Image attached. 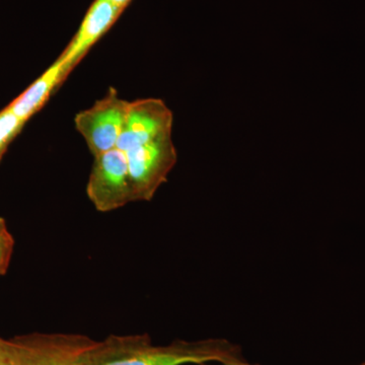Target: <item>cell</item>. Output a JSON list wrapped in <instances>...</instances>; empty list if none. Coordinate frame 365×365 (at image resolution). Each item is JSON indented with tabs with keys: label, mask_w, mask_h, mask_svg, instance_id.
Returning a JSON list of instances; mask_svg holds the SVG:
<instances>
[{
	"label": "cell",
	"mask_w": 365,
	"mask_h": 365,
	"mask_svg": "<svg viewBox=\"0 0 365 365\" xmlns=\"http://www.w3.org/2000/svg\"><path fill=\"white\" fill-rule=\"evenodd\" d=\"M242 361L241 348L227 340H178L157 346L148 334L109 336L96 341L83 357V365H203Z\"/></svg>",
	"instance_id": "obj_1"
},
{
	"label": "cell",
	"mask_w": 365,
	"mask_h": 365,
	"mask_svg": "<svg viewBox=\"0 0 365 365\" xmlns=\"http://www.w3.org/2000/svg\"><path fill=\"white\" fill-rule=\"evenodd\" d=\"M9 342L16 365H83L96 342L79 334H33Z\"/></svg>",
	"instance_id": "obj_2"
},
{
	"label": "cell",
	"mask_w": 365,
	"mask_h": 365,
	"mask_svg": "<svg viewBox=\"0 0 365 365\" xmlns=\"http://www.w3.org/2000/svg\"><path fill=\"white\" fill-rule=\"evenodd\" d=\"M125 153L132 200L150 201L177 163L178 153L172 136L163 137Z\"/></svg>",
	"instance_id": "obj_3"
},
{
	"label": "cell",
	"mask_w": 365,
	"mask_h": 365,
	"mask_svg": "<svg viewBox=\"0 0 365 365\" xmlns=\"http://www.w3.org/2000/svg\"><path fill=\"white\" fill-rule=\"evenodd\" d=\"M130 102L114 88L91 108L76 114L74 125L93 158L117 148Z\"/></svg>",
	"instance_id": "obj_4"
},
{
	"label": "cell",
	"mask_w": 365,
	"mask_h": 365,
	"mask_svg": "<svg viewBox=\"0 0 365 365\" xmlns=\"http://www.w3.org/2000/svg\"><path fill=\"white\" fill-rule=\"evenodd\" d=\"M86 194L100 212H110L133 202L126 153L123 150L116 148L95 157Z\"/></svg>",
	"instance_id": "obj_5"
},
{
	"label": "cell",
	"mask_w": 365,
	"mask_h": 365,
	"mask_svg": "<svg viewBox=\"0 0 365 365\" xmlns=\"http://www.w3.org/2000/svg\"><path fill=\"white\" fill-rule=\"evenodd\" d=\"M174 116L160 98H148L130 102L117 148L124 153L172 136Z\"/></svg>",
	"instance_id": "obj_6"
},
{
	"label": "cell",
	"mask_w": 365,
	"mask_h": 365,
	"mask_svg": "<svg viewBox=\"0 0 365 365\" xmlns=\"http://www.w3.org/2000/svg\"><path fill=\"white\" fill-rule=\"evenodd\" d=\"M123 11L110 0H95L78 32L58 57L64 76H68L96 43L114 26Z\"/></svg>",
	"instance_id": "obj_7"
},
{
	"label": "cell",
	"mask_w": 365,
	"mask_h": 365,
	"mask_svg": "<svg viewBox=\"0 0 365 365\" xmlns=\"http://www.w3.org/2000/svg\"><path fill=\"white\" fill-rule=\"evenodd\" d=\"M66 79L62 63L57 59L47 71L43 72L40 78L36 79L6 108L20 119L28 122L44 107L52 93Z\"/></svg>",
	"instance_id": "obj_8"
},
{
	"label": "cell",
	"mask_w": 365,
	"mask_h": 365,
	"mask_svg": "<svg viewBox=\"0 0 365 365\" xmlns=\"http://www.w3.org/2000/svg\"><path fill=\"white\" fill-rule=\"evenodd\" d=\"M26 123L6 108L0 111V163L9 150V145L23 130Z\"/></svg>",
	"instance_id": "obj_9"
},
{
	"label": "cell",
	"mask_w": 365,
	"mask_h": 365,
	"mask_svg": "<svg viewBox=\"0 0 365 365\" xmlns=\"http://www.w3.org/2000/svg\"><path fill=\"white\" fill-rule=\"evenodd\" d=\"M14 239L7 227L4 218L0 217V276L9 271L13 258Z\"/></svg>",
	"instance_id": "obj_10"
},
{
	"label": "cell",
	"mask_w": 365,
	"mask_h": 365,
	"mask_svg": "<svg viewBox=\"0 0 365 365\" xmlns=\"http://www.w3.org/2000/svg\"><path fill=\"white\" fill-rule=\"evenodd\" d=\"M13 362V355L9 349V342L0 339V365H9Z\"/></svg>",
	"instance_id": "obj_11"
},
{
	"label": "cell",
	"mask_w": 365,
	"mask_h": 365,
	"mask_svg": "<svg viewBox=\"0 0 365 365\" xmlns=\"http://www.w3.org/2000/svg\"><path fill=\"white\" fill-rule=\"evenodd\" d=\"M110 1L113 2L115 6L120 7L122 11H124V9L130 4L132 0H110Z\"/></svg>",
	"instance_id": "obj_12"
},
{
	"label": "cell",
	"mask_w": 365,
	"mask_h": 365,
	"mask_svg": "<svg viewBox=\"0 0 365 365\" xmlns=\"http://www.w3.org/2000/svg\"><path fill=\"white\" fill-rule=\"evenodd\" d=\"M203 365H208V364H203ZM220 365H251V364H247L246 361H242V362H237V364H220Z\"/></svg>",
	"instance_id": "obj_13"
},
{
	"label": "cell",
	"mask_w": 365,
	"mask_h": 365,
	"mask_svg": "<svg viewBox=\"0 0 365 365\" xmlns=\"http://www.w3.org/2000/svg\"><path fill=\"white\" fill-rule=\"evenodd\" d=\"M9 365H16V364H14V359H13V362H11V364Z\"/></svg>",
	"instance_id": "obj_14"
},
{
	"label": "cell",
	"mask_w": 365,
	"mask_h": 365,
	"mask_svg": "<svg viewBox=\"0 0 365 365\" xmlns=\"http://www.w3.org/2000/svg\"><path fill=\"white\" fill-rule=\"evenodd\" d=\"M362 365H365V364H362Z\"/></svg>",
	"instance_id": "obj_15"
}]
</instances>
